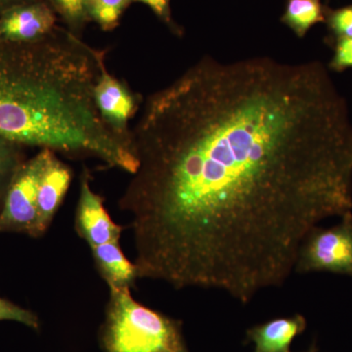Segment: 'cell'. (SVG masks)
<instances>
[{"label": "cell", "instance_id": "obj_1", "mask_svg": "<svg viewBox=\"0 0 352 352\" xmlns=\"http://www.w3.org/2000/svg\"><path fill=\"white\" fill-rule=\"evenodd\" d=\"M131 142L119 207L139 278L248 303L352 212L351 113L320 61L203 57L145 99Z\"/></svg>", "mask_w": 352, "mask_h": 352}, {"label": "cell", "instance_id": "obj_2", "mask_svg": "<svg viewBox=\"0 0 352 352\" xmlns=\"http://www.w3.org/2000/svg\"><path fill=\"white\" fill-rule=\"evenodd\" d=\"M105 62V50L60 27L32 43L0 41V136L135 173L131 141L108 126L95 100Z\"/></svg>", "mask_w": 352, "mask_h": 352}, {"label": "cell", "instance_id": "obj_3", "mask_svg": "<svg viewBox=\"0 0 352 352\" xmlns=\"http://www.w3.org/2000/svg\"><path fill=\"white\" fill-rule=\"evenodd\" d=\"M101 344L105 352H188L182 322L136 302L131 288L110 289Z\"/></svg>", "mask_w": 352, "mask_h": 352}, {"label": "cell", "instance_id": "obj_4", "mask_svg": "<svg viewBox=\"0 0 352 352\" xmlns=\"http://www.w3.org/2000/svg\"><path fill=\"white\" fill-rule=\"evenodd\" d=\"M52 150L41 149L38 154L21 164L4 196L0 210V232L38 234V191L39 180Z\"/></svg>", "mask_w": 352, "mask_h": 352}, {"label": "cell", "instance_id": "obj_5", "mask_svg": "<svg viewBox=\"0 0 352 352\" xmlns=\"http://www.w3.org/2000/svg\"><path fill=\"white\" fill-rule=\"evenodd\" d=\"M295 270L327 271L352 276V212L330 229L314 228L302 243Z\"/></svg>", "mask_w": 352, "mask_h": 352}, {"label": "cell", "instance_id": "obj_6", "mask_svg": "<svg viewBox=\"0 0 352 352\" xmlns=\"http://www.w3.org/2000/svg\"><path fill=\"white\" fill-rule=\"evenodd\" d=\"M57 15L46 0L27 2L0 12V41L32 43L54 31Z\"/></svg>", "mask_w": 352, "mask_h": 352}, {"label": "cell", "instance_id": "obj_7", "mask_svg": "<svg viewBox=\"0 0 352 352\" xmlns=\"http://www.w3.org/2000/svg\"><path fill=\"white\" fill-rule=\"evenodd\" d=\"M95 100L102 118L122 138L131 141L129 120L139 109L140 98L131 88L112 74L107 67L102 72L95 87Z\"/></svg>", "mask_w": 352, "mask_h": 352}, {"label": "cell", "instance_id": "obj_8", "mask_svg": "<svg viewBox=\"0 0 352 352\" xmlns=\"http://www.w3.org/2000/svg\"><path fill=\"white\" fill-rule=\"evenodd\" d=\"M89 176L83 173L76 214V229L90 248L120 240L122 227L113 221L104 207L103 198L90 186Z\"/></svg>", "mask_w": 352, "mask_h": 352}, {"label": "cell", "instance_id": "obj_9", "mask_svg": "<svg viewBox=\"0 0 352 352\" xmlns=\"http://www.w3.org/2000/svg\"><path fill=\"white\" fill-rule=\"evenodd\" d=\"M72 171L52 152L45 164L38 191V234L43 235L61 206L69 184Z\"/></svg>", "mask_w": 352, "mask_h": 352}, {"label": "cell", "instance_id": "obj_10", "mask_svg": "<svg viewBox=\"0 0 352 352\" xmlns=\"http://www.w3.org/2000/svg\"><path fill=\"white\" fill-rule=\"evenodd\" d=\"M307 328L300 314L273 319L249 329L248 340L256 344L254 352H291L292 342Z\"/></svg>", "mask_w": 352, "mask_h": 352}, {"label": "cell", "instance_id": "obj_11", "mask_svg": "<svg viewBox=\"0 0 352 352\" xmlns=\"http://www.w3.org/2000/svg\"><path fill=\"white\" fill-rule=\"evenodd\" d=\"M120 240L91 248L95 264L109 288H131L138 278V267L124 256Z\"/></svg>", "mask_w": 352, "mask_h": 352}, {"label": "cell", "instance_id": "obj_12", "mask_svg": "<svg viewBox=\"0 0 352 352\" xmlns=\"http://www.w3.org/2000/svg\"><path fill=\"white\" fill-rule=\"evenodd\" d=\"M281 21L302 38L314 25L325 23V6L321 0H287Z\"/></svg>", "mask_w": 352, "mask_h": 352}, {"label": "cell", "instance_id": "obj_13", "mask_svg": "<svg viewBox=\"0 0 352 352\" xmlns=\"http://www.w3.org/2000/svg\"><path fill=\"white\" fill-rule=\"evenodd\" d=\"M134 0H87V13L103 31H113L120 18Z\"/></svg>", "mask_w": 352, "mask_h": 352}, {"label": "cell", "instance_id": "obj_14", "mask_svg": "<svg viewBox=\"0 0 352 352\" xmlns=\"http://www.w3.org/2000/svg\"><path fill=\"white\" fill-rule=\"evenodd\" d=\"M56 15L62 18L69 32L80 36L90 22L87 13V0H46Z\"/></svg>", "mask_w": 352, "mask_h": 352}, {"label": "cell", "instance_id": "obj_15", "mask_svg": "<svg viewBox=\"0 0 352 352\" xmlns=\"http://www.w3.org/2000/svg\"><path fill=\"white\" fill-rule=\"evenodd\" d=\"M20 147L0 136V198L6 196L14 175L23 164L20 161Z\"/></svg>", "mask_w": 352, "mask_h": 352}, {"label": "cell", "instance_id": "obj_16", "mask_svg": "<svg viewBox=\"0 0 352 352\" xmlns=\"http://www.w3.org/2000/svg\"><path fill=\"white\" fill-rule=\"evenodd\" d=\"M325 23L330 32L327 43L338 38H352V6L338 9L325 6Z\"/></svg>", "mask_w": 352, "mask_h": 352}, {"label": "cell", "instance_id": "obj_17", "mask_svg": "<svg viewBox=\"0 0 352 352\" xmlns=\"http://www.w3.org/2000/svg\"><path fill=\"white\" fill-rule=\"evenodd\" d=\"M2 320L19 322L34 330L39 329L38 317L34 312L0 298V321Z\"/></svg>", "mask_w": 352, "mask_h": 352}, {"label": "cell", "instance_id": "obj_18", "mask_svg": "<svg viewBox=\"0 0 352 352\" xmlns=\"http://www.w3.org/2000/svg\"><path fill=\"white\" fill-rule=\"evenodd\" d=\"M333 50V55L328 64L330 71L342 72L352 68V38H338L328 43Z\"/></svg>", "mask_w": 352, "mask_h": 352}, {"label": "cell", "instance_id": "obj_19", "mask_svg": "<svg viewBox=\"0 0 352 352\" xmlns=\"http://www.w3.org/2000/svg\"><path fill=\"white\" fill-rule=\"evenodd\" d=\"M149 6L163 22L166 23L173 31L177 32L178 28L171 17L170 0H134Z\"/></svg>", "mask_w": 352, "mask_h": 352}, {"label": "cell", "instance_id": "obj_20", "mask_svg": "<svg viewBox=\"0 0 352 352\" xmlns=\"http://www.w3.org/2000/svg\"><path fill=\"white\" fill-rule=\"evenodd\" d=\"M32 1H36V0H0V12L11 7Z\"/></svg>", "mask_w": 352, "mask_h": 352}, {"label": "cell", "instance_id": "obj_21", "mask_svg": "<svg viewBox=\"0 0 352 352\" xmlns=\"http://www.w3.org/2000/svg\"><path fill=\"white\" fill-rule=\"evenodd\" d=\"M305 352H318V351H317L316 346H315V344H312V346L309 347V349Z\"/></svg>", "mask_w": 352, "mask_h": 352}]
</instances>
